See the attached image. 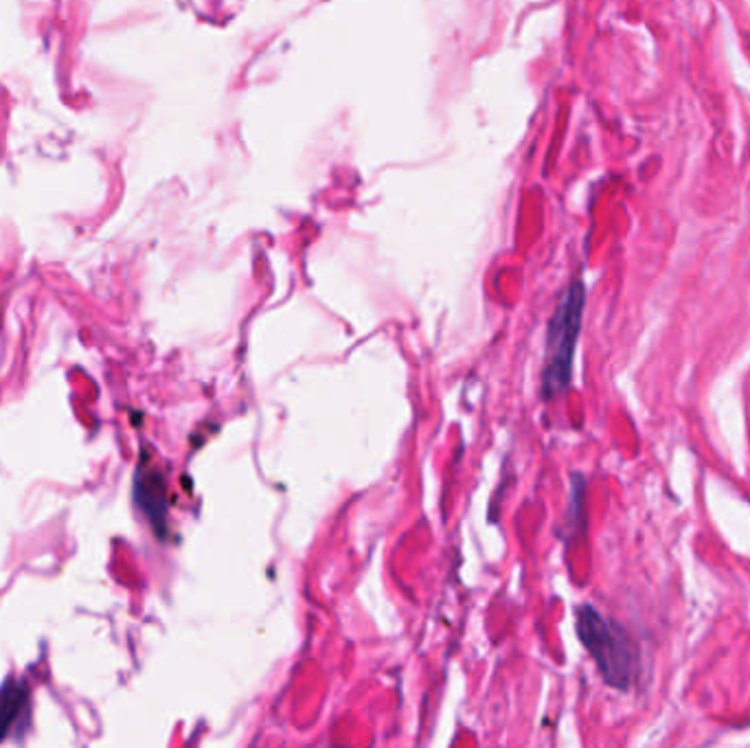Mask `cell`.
I'll return each mask as SVG.
<instances>
[{
	"label": "cell",
	"mask_w": 750,
	"mask_h": 748,
	"mask_svg": "<svg viewBox=\"0 0 750 748\" xmlns=\"http://www.w3.org/2000/svg\"><path fill=\"white\" fill-rule=\"evenodd\" d=\"M577 636L603 681L619 692H627L638 672V648L632 636L593 606L577 610Z\"/></svg>",
	"instance_id": "obj_1"
},
{
	"label": "cell",
	"mask_w": 750,
	"mask_h": 748,
	"mask_svg": "<svg viewBox=\"0 0 750 748\" xmlns=\"http://www.w3.org/2000/svg\"><path fill=\"white\" fill-rule=\"evenodd\" d=\"M586 290L582 281L571 283L562 294L547 330V358L543 373L545 397H556L564 393L573 378V360L577 350V339L582 332Z\"/></svg>",
	"instance_id": "obj_2"
},
{
	"label": "cell",
	"mask_w": 750,
	"mask_h": 748,
	"mask_svg": "<svg viewBox=\"0 0 750 748\" xmlns=\"http://www.w3.org/2000/svg\"><path fill=\"white\" fill-rule=\"evenodd\" d=\"M137 498L154 522L165 518V481L158 472H141L137 479Z\"/></svg>",
	"instance_id": "obj_3"
},
{
	"label": "cell",
	"mask_w": 750,
	"mask_h": 748,
	"mask_svg": "<svg viewBox=\"0 0 750 748\" xmlns=\"http://www.w3.org/2000/svg\"><path fill=\"white\" fill-rule=\"evenodd\" d=\"M25 705H27V692L21 685L10 683L5 685L3 692H0V739L5 737V733L10 731L14 720L21 715V709Z\"/></svg>",
	"instance_id": "obj_4"
}]
</instances>
